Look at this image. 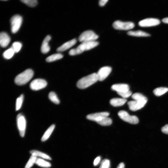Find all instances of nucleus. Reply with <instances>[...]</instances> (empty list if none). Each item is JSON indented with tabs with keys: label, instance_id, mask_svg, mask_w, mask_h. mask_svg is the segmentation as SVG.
I'll return each mask as SVG.
<instances>
[{
	"label": "nucleus",
	"instance_id": "35",
	"mask_svg": "<svg viewBox=\"0 0 168 168\" xmlns=\"http://www.w3.org/2000/svg\"><path fill=\"white\" fill-rule=\"evenodd\" d=\"M101 160V157L99 156L97 157L94 160V166H97L99 164Z\"/></svg>",
	"mask_w": 168,
	"mask_h": 168
},
{
	"label": "nucleus",
	"instance_id": "23",
	"mask_svg": "<svg viewBox=\"0 0 168 168\" xmlns=\"http://www.w3.org/2000/svg\"><path fill=\"white\" fill-rule=\"evenodd\" d=\"M132 98L135 101L147 102V99L143 94L136 93L132 95Z\"/></svg>",
	"mask_w": 168,
	"mask_h": 168
},
{
	"label": "nucleus",
	"instance_id": "8",
	"mask_svg": "<svg viewBox=\"0 0 168 168\" xmlns=\"http://www.w3.org/2000/svg\"><path fill=\"white\" fill-rule=\"evenodd\" d=\"M17 122L20 135L22 137H24L26 127V121L24 116L21 114H19L17 117Z\"/></svg>",
	"mask_w": 168,
	"mask_h": 168
},
{
	"label": "nucleus",
	"instance_id": "19",
	"mask_svg": "<svg viewBox=\"0 0 168 168\" xmlns=\"http://www.w3.org/2000/svg\"><path fill=\"white\" fill-rule=\"evenodd\" d=\"M128 35L136 37H148L150 36L149 33L143 31H130L127 33Z\"/></svg>",
	"mask_w": 168,
	"mask_h": 168
},
{
	"label": "nucleus",
	"instance_id": "7",
	"mask_svg": "<svg viewBox=\"0 0 168 168\" xmlns=\"http://www.w3.org/2000/svg\"><path fill=\"white\" fill-rule=\"evenodd\" d=\"M119 116L124 121L131 124H136L139 123L138 117L135 116H130L127 112L124 111H121L118 113Z\"/></svg>",
	"mask_w": 168,
	"mask_h": 168
},
{
	"label": "nucleus",
	"instance_id": "20",
	"mask_svg": "<svg viewBox=\"0 0 168 168\" xmlns=\"http://www.w3.org/2000/svg\"><path fill=\"white\" fill-rule=\"evenodd\" d=\"M55 127V125L54 124L51 125L45 132L43 137L41 139L42 142H45L50 137L53 132Z\"/></svg>",
	"mask_w": 168,
	"mask_h": 168
},
{
	"label": "nucleus",
	"instance_id": "39",
	"mask_svg": "<svg viewBox=\"0 0 168 168\" xmlns=\"http://www.w3.org/2000/svg\"><path fill=\"white\" fill-rule=\"evenodd\" d=\"M162 21L164 23L168 24V17L164 18Z\"/></svg>",
	"mask_w": 168,
	"mask_h": 168
},
{
	"label": "nucleus",
	"instance_id": "10",
	"mask_svg": "<svg viewBox=\"0 0 168 168\" xmlns=\"http://www.w3.org/2000/svg\"><path fill=\"white\" fill-rule=\"evenodd\" d=\"M160 23V21L158 19L148 18L140 21L139 23V25L141 27H148L157 26Z\"/></svg>",
	"mask_w": 168,
	"mask_h": 168
},
{
	"label": "nucleus",
	"instance_id": "3",
	"mask_svg": "<svg viewBox=\"0 0 168 168\" xmlns=\"http://www.w3.org/2000/svg\"><path fill=\"white\" fill-rule=\"evenodd\" d=\"M34 72L32 69H27L16 77L15 82L18 85H24L32 78Z\"/></svg>",
	"mask_w": 168,
	"mask_h": 168
},
{
	"label": "nucleus",
	"instance_id": "30",
	"mask_svg": "<svg viewBox=\"0 0 168 168\" xmlns=\"http://www.w3.org/2000/svg\"><path fill=\"white\" fill-rule=\"evenodd\" d=\"M22 45L19 42H15L13 44L11 48L15 53L18 52L22 48Z\"/></svg>",
	"mask_w": 168,
	"mask_h": 168
},
{
	"label": "nucleus",
	"instance_id": "31",
	"mask_svg": "<svg viewBox=\"0 0 168 168\" xmlns=\"http://www.w3.org/2000/svg\"><path fill=\"white\" fill-rule=\"evenodd\" d=\"M37 157L36 156L32 155L26 164L25 168H31L34 164H35L36 161Z\"/></svg>",
	"mask_w": 168,
	"mask_h": 168
},
{
	"label": "nucleus",
	"instance_id": "13",
	"mask_svg": "<svg viewBox=\"0 0 168 168\" xmlns=\"http://www.w3.org/2000/svg\"><path fill=\"white\" fill-rule=\"evenodd\" d=\"M147 102L132 101L129 102L128 104L130 110L133 111H136L142 108Z\"/></svg>",
	"mask_w": 168,
	"mask_h": 168
},
{
	"label": "nucleus",
	"instance_id": "34",
	"mask_svg": "<svg viewBox=\"0 0 168 168\" xmlns=\"http://www.w3.org/2000/svg\"><path fill=\"white\" fill-rule=\"evenodd\" d=\"M117 93L119 95L123 97L124 99H125V98H128L130 97L132 94V92L130 90L127 92L122 93Z\"/></svg>",
	"mask_w": 168,
	"mask_h": 168
},
{
	"label": "nucleus",
	"instance_id": "12",
	"mask_svg": "<svg viewBox=\"0 0 168 168\" xmlns=\"http://www.w3.org/2000/svg\"><path fill=\"white\" fill-rule=\"evenodd\" d=\"M109 115V113L108 112H102L89 114L87 116V118L89 120L95 121L97 123L103 118L108 117Z\"/></svg>",
	"mask_w": 168,
	"mask_h": 168
},
{
	"label": "nucleus",
	"instance_id": "38",
	"mask_svg": "<svg viewBox=\"0 0 168 168\" xmlns=\"http://www.w3.org/2000/svg\"><path fill=\"white\" fill-rule=\"evenodd\" d=\"M116 168H125V164L123 163H121L119 164Z\"/></svg>",
	"mask_w": 168,
	"mask_h": 168
},
{
	"label": "nucleus",
	"instance_id": "25",
	"mask_svg": "<svg viewBox=\"0 0 168 168\" xmlns=\"http://www.w3.org/2000/svg\"><path fill=\"white\" fill-rule=\"evenodd\" d=\"M168 91V88L165 87H160L154 90V94L157 96H160L165 94Z\"/></svg>",
	"mask_w": 168,
	"mask_h": 168
},
{
	"label": "nucleus",
	"instance_id": "22",
	"mask_svg": "<svg viewBox=\"0 0 168 168\" xmlns=\"http://www.w3.org/2000/svg\"><path fill=\"white\" fill-rule=\"evenodd\" d=\"M35 164L40 167L44 168H49L51 166V164L50 163L40 158H37Z\"/></svg>",
	"mask_w": 168,
	"mask_h": 168
},
{
	"label": "nucleus",
	"instance_id": "14",
	"mask_svg": "<svg viewBox=\"0 0 168 168\" xmlns=\"http://www.w3.org/2000/svg\"><path fill=\"white\" fill-rule=\"evenodd\" d=\"M111 88L117 93L127 92L130 90L129 86L125 84H115L111 86Z\"/></svg>",
	"mask_w": 168,
	"mask_h": 168
},
{
	"label": "nucleus",
	"instance_id": "24",
	"mask_svg": "<svg viewBox=\"0 0 168 168\" xmlns=\"http://www.w3.org/2000/svg\"><path fill=\"white\" fill-rule=\"evenodd\" d=\"M63 56L60 53L52 55L48 57L46 59V61L48 62H51L62 59Z\"/></svg>",
	"mask_w": 168,
	"mask_h": 168
},
{
	"label": "nucleus",
	"instance_id": "21",
	"mask_svg": "<svg viewBox=\"0 0 168 168\" xmlns=\"http://www.w3.org/2000/svg\"><path fill=\"white\" fill-rule=\"evenodd\" d=\"M30 153L32 154V155L37 157H39L41 158L46 159L49 160H52V158L46 154L43 153L41 152L36 150H32L30 152Z\"/></svg>",
	"mask_w": 168,
	"mask_h": 168
},
{
	"label": "nucleus",
	"instance_id": "26",
	"mask_svg": "<svg viewBox=\"0 0 168 168\" xmlns=\"http://www.w3.org/2000/svg\"><path fill=\"white\" fill-rule=\"evenodd\" d=\"M15 53L13 49L11 47L4 52L3 57L6 59H10L13 57Z\"/></svg>",
	"mask_w": 168,
	"mask_h": 168
},
{
	"label": "nucleus",
	"instance_id": "4",
	"mask_svg": "<svg viewBox=\"0 0 168 168\" xmlns=\"http://www.w3.org/2000/svg\"><path fill=\"white\" fill-rule=\"evenodd\" d=\"M99 37V36L93 31L87 30L84 32L80 35L79 40L82 43L92 41H95Z\"/></svg>",
	"mask_w": 168,
	"mask_h": 168
},
{
	"label": "nucleus",
	"instance_id": "1",
	"mask_svg": "<svg viewBox=\"0 0 168 168\" xmlns=\"http://www.w3.org/2000/svg\"><path fill=\"white\" fill-rule=\"evenodd\" d=\"M99 44V42L96 41L83 42L77 47L70 51L69 54L72 56L78 55L84 52L91 49L97 46Z\"/></svg>",
	"mask_w": 168,
	"mask_h": 168
},
{
	"label": "nucleus",
	"instance_id": "15",
	"mask_svg": "<svg viewBox=\"0 0 168 168\" xmlns=\"http://www.w3.org/2000/svg\"><path fill=\"white\" fill-rule=\"evenodd\" d=\"M10 40V38L6 33L3 32L0 34V44L2 47L5 48L7 46Z\"/></svg>",
	"mask_w": 168,
	"mask_h": 168
},
{
	"label": "nucleus",
	"instance_id": "28",
	"mask_svg": "<svg viewBox=\"0 0 168 168\" xmlns=\"http://www.w3.org/2000/svg\"><path fill=\"white\" fill-rule=\"evenodd\" d=\"M98 124L104 126H109L112 123L111 119L107 117L103 118L100 121L97 122Z\"/></svg>",
	"mask_w": 168,
	"mask_h": 168
},
{
	"label": "nucleus",
	"instance_id": "18",
	"mask_svg": "<svg viewBox=\"0 0 168 168\" xmlns=\"http://www.w3.org/2000/svg\"><path fill=\"white\" fill-rule=\"evenodd\" d=\"M127 101V100L125 99L114 98L110 100V103L114 107H120L123 105Z\"/></svg>",
	"mask_w": 168,
	"mask_h": 168
},
{
	"label": "nucleus",
	"instance_id": "9",
	"mask_svg": "<svg viewBox=\"0 0 168 168\" xmlns=\"http://www.w3.org/2000/svg\"><path fill=\"white\" fill-rule=\"evenodd\" d=\"M47 85V82L42 79L34 80L30 84V88L34 91H38L43 89Z\"/></svg>",
	"mask_w": 168,
	"mask_h": 168
},
{
	"label": "nucleus",
	"instance_id": "6",
	"mask_svg": "<svg viewBox=\"0 0 168 168\" xmlns=\"http://www.w3.org/2000/svg\"><path fill=\"white\" fill-rule=\"evenodd\" d=\"M135 26L134 23L130 22H124L117 20L113 24V27L116 30H128L132 29Z\"/></svg>",
	"mask_w": 168,
	"mask_h": 168
},
{
	"label": "nucleus",
	"instance_id": "27",
	"mask_svg": "<svg viewBox=\"0 0 168 168\" xmlns=\"http://www.w3.org/2000/svg\"><path fill=\"white\" fill-rule=\"evenodd\" d=\"M49 99L52 102L57 104H59L60 101L57 94L54 92H51L49 94Z\"/></svg>",
	"mask_w": 168,
	"mask_h": 168
},
{
	"label": "nucleus",
	"instance_id": "37",
	"mask_svg": "<svg viewBox=\"0 0 168 168\" xmlns=\"http://www.w3.org/2000/svg\"><path fill=\"white\" fill-rule=\"evenodd\" d=\"M108 1V0H100L99 1V5L100 6L103 7L105 5Z\"/></svg>",
	"mask_w": 168,
	"mask_h": 168
},
{
	"label": "nucleus",
	"instance_id": "32",
	"mask_svg": "<svg viewBox=\"0 0 168 168\" xmlns=\"http://www.w3.org/2000/svg\"><path fill=\"white\" fill-rule=\"evenodd\" d=\"M21 1L32 7L36 6L38 4L36 0H22Z\"/></svg>",
	"mask_w": 168,
	"mask_h": 168
},
{
	"label": "nucleus",
	"instance_id": "11",
	"mask_svg": "<svg viewBox=\"0 0 168 168\" xmlns=\"http://www.w3.org/2000/svg\"><path fill=\"white\" fill-rule=\"evenodd\" d=\"M112 71L111 68L109 66H104L101 68L97 73L98 80L102 81L105 79Z\"/></svg>",
	"mask_w": 168,
	"mask_h": 168
},
{
	"label": "nucleus",
	"instance_id": "17",
	"mask_svg": "<svg viewBox=\"0 0 168 168\" xmlns=\"http://www.w3.org/2000/svg\"><path fill=\"white\" fill-rule=\"evenodd\" d=\"M51 39V37L48 35L44 39L41 46V51L42 53L46 54L49 52L50 48L49 46V42Z\"/></svg>",
	"mask_w": 168,
	"mask_h": 168
},
{
	"label": "nucleus",
	"instance_id": "29",
	"mask_svg": "<svg viewBox=\"0 0 168 168\" xmlns=\"http://www.w3.org/2000/svg\"><path fill=\"white\" fill-rule=\"evenodd\" d=\"M24 99V95L22 94L17 98L16 101V110H19L21 107Z\"/></svg>",
	"mask_w": 168,
	"mask_h": 168
},
{
	"label": "nucleus",
	"instance_id": "2",
	"mask_svg": "<svg viewBox=\"0 0 168 168\" xmlns=\"http://www.w3.org/2000/svg\"><path fill=\"white\" fill-rule=\"evenodd\" d=\"M98 80L97 73H94L82 78L77 84V86L81 89H85L92 85Z\"/></svg>",
	"mask_w": 168,
	"mask_h": 168
},
{
	"label": "nucleus",
	"instance_id": "33",
	"mask_svg": "<svg viewBox=\"0 0 168 168\" xmlns=\"http://www.w3.org/2000/svg\"><path fill=\"white\" fill-rule=\"evenodd\" d=\"M99 168H110V162L109 160L105 159L102 162Z\"/></svg>",
	"mask_w": 168,
	"mask_h": 168
},
{
	"label": "nucleus",
	"instance_id": "36",
	"mask_svg": "<svg viewBox=\"0 0 168 168\" xmlns=\"http://www.w3.org/2000/svg\"><path fill=\"white\" fill-rule=\"evenodd\" d=\"M161 130L164 133L168 135V124L163 127L161 129Z\"/></svg>",
	"mask_w": 168,
	"mask_h": 168
},
{
	"label": "nucleus",
	"instance_id": "5",
	"mask_svg": "<svg viewBox=\"0 0 168 168\" xmlns=\"http://www.w3.org/2000/svg\"><path fill=\"white\" fill-rule=\"evenodd\" d=\"M23 18L18 15L13 16L11 19V30L12 33H15L20 29L22 24Z\"/></svg>",
	"mask_w": 168,
	"mask_h": 168
},
{
	"label": "nucleus",
	"instance_id": "16",
	"mask_svg": "<svg viewBox=\"0 0 168 168\" xmlns=\"http://www.w3.org/2000/svg\"><path fill=\"white\" fill-rule=\"evenodd\" d=\"M76 42L77 40L75 39H74L66 42L58 48L57 51L59 52L65 51L74 46L76 43Z\"/></svg>",
	"mask_w": 168,
	"mask_h": 168
}]
</instances>
